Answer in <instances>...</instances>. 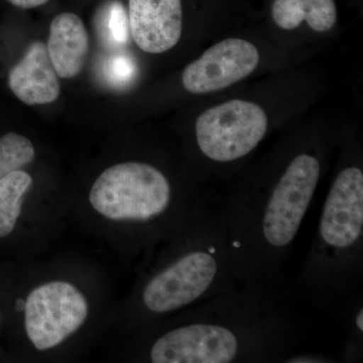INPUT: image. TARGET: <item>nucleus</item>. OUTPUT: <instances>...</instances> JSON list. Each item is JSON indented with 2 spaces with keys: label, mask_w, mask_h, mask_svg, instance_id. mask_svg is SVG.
I'll list each match as a JSON object with an SVG mask.
<instances>
[{
  "label": "nucleus",
  "mask_w": 363,
  "mask_h": 363,
  "mask_svg": "<svg viewBox=\"0 0 363 363\" xmlns=\"http://www.w3.org/2000/svg\"><path fill=\"white\" fill-rule=\"evenodd\" d=\"M143 347L152 363L284 362L305 335L288 296L240 286L179 312Z\"/></svg>",
  "instance_id": "nucleus-1"
},
{
  "label": "nucleus",
  "mask_w": 363,
  "mask_h": 363,
  "mask_svg": "<svg viewBox=\"0 0 363 363\" xmlns=\"http://www.w3.org/2000/svg\"><path fill=\"white\" fill-rule=\"evenodd\" d=\"M131 37L142 51L162 54L173 49L183 30L181 0H128Z\"/></svg>",
  "instance_id": "nucleus-8"
},
{
  "label": "nucleus",
  "mask_w": 363,
  "mask_h": 363,
  "mask_svg": "<svg viewBox=\"0 0 363 363\" xmlns=\"http://www.w3.org/2000/svg\"><path fill=\"white\" fill-rule=\"evenodd\" d=\"M257 48L240 39L222 40L189 64L182 74V84L192 94L216 92L242 80L259 65Z\"/></svg>",
  "instance_id": "nucleus-7"
},
{
  "label": "nucleus",
  "mask_w": 363,
  "mask_h": 363,
  "mask_svg": "<svg viewBox=\"0 0 363 363\" xmlns=\"http://www.w3.org/2000/svg\"><path fill=\"white\" fill-rule=\"evenodd\" d=\"M363 281V172H338L323 204L316 235L298 272L294 295L315 309L338 310Z\"/></svg>",
  "instance_id": "nucleus-3"
},
{
  "label": "nucleus",
  "mask_w": 363,
  "mask_h": 363,
  "mask_svg": "<svg viewBox=\"0 0 363 363\" xmlns=\"http://www.w3.org/2000/svg\"><path fill=\"white\" fill-rule=\"evenodd\" d=\"M286 363H333L336 359L328 355L322 354L319 352H311V351H295L290 357L286 358Z\"/></svg>",
  "instance_id": "nucleus-17"
},
{
  "label": "nucleus",
  "mask_w": 363,
  "mask_h": 363,
  "mask_svg": "<svg viewBox=\"0 0 363 363\" xmlns=\"http://www.w3.org/2000/svg\"><path fill=\"white\" fill-rule=\"evenodd\" d=\"M347 332L342 359L355 362L362 358L363 346V301L362 293L353 296L338 310Z\"/></svg>",
  "instance_id": "nucleus-15"
},
{
  "label": "nucleus",
  "mask_w": 363,
  "mask_h": 363,
  "mask_svg": "<svg viewBox=\"0 0 363 363\" xmlns=\"http://www.w3.org/2000/svg\"><path fill=\"white\" fill-rule=\"evenodd\" d=\"M272 16L283 30L297 28L303 21L318 33L330 30L337 21L334 0H274Z\"/></svg>",
  "instance_id": "nucleus-11"
},
{
  "label": "nucleus",
  "mask_w": 363,
  "mask_h": 363,
  "mask_svg": "<svg viewBox=\"0 0 363 363\" xmlns=\"http://www.w3.org/2000/svg\"><path fill=\"white\" fill-rule=\"evenodd\" d=\"M89 313L87 298L74 284L62 279L45 281L26 298V336L37 350H54L82 328Z\"/></svg>",
  "instance_id": "nucleus-6"
},
{
  "label": "nucleus",
  "mask_w": 363,
  "mask_h": 363,
  "mask_svg": "<svg viewBox=\"0 0 363 363\" xmlns=\"http://www.w3.org/2000/svg\"><path fill=\"white\" fill-rule=\"evenodd\" d=\"M33 184V177L23 169L0 180V238H6L16 228L26 196Z\"/></svg>",
  "instance_id": "nucleus-12"
},
{
  "label": "nucleus",
  "mask_w": 363,
  "mask_h": 363,
  "mask_svg": "<svg viewBox=\"0 0 363 363\" xmlns=\"http://www.w3.org/2000/svg\"><path fill=\"white\" fill-rule=\"evenodd\" d=\"M135 73L133 60L117 51L105 60L104 78L113 88H123L130 84Z\"/></svg>",
  "instance_id": "nucleus-16"
},
{
  "label": "nucleus",
  "mask_w": 363,
  "mask_h": 363,
  "mask_svg": "<svg viewBox=\"0 0 363 363\" xmlns=\"http://www.w3.org/2000/svg\"><path fill=\"white\" fill-rule=\"evenodd\" d=\"M199 197L179 192L168 176L150 162H119L93 183L89 202L107 220L135 227L142 247L169 238Z\"/></svg>",
  "instance_id": "nucleus-4"
},
{
  "label": "nucleus",
  "mask_w": 363,
  "mask_h": 363,
  "mask_svg": "<svg viewBox=\"0 0 363 363\" xmlns=\"http://www.w3.org/2000/svg\"><path fill=\"white\" fill-rule=\"evenodd\" d=\"M45 47L60 78L77 77L89 52V35L84 23L75 13L58 14L50 26Z\"/></svg>",
  "instance_id": "nucleus-10"
},
{
  "label": "nucleus",
  "mask_w": 363,
  "mask_h": 363,
  "mask_svg": "<svg viewBox=\"0 0 363 363\" xmlns=\"http://www.w3.org/2000/svg\"><path fill=\"white\" fill-rule=\"evenodd\" d=\"M98 35L107 48L117 51L128 40L130 23L123 4L111 1L100 9L97 18Z\"/></svg>",
  "instance_id": "nucleus-13"
},
{
  "label": "nucleus",
  "mask_w": 363,
  "mask_h": 363,
  "mask_svg": "<svg viewBox=\"0 0 363 363\" xmlns=\"http://www.w3.org/2000/svg\"><path fill=\"white\" fill-rule=\"evenodd\" d=\"M60 77L51 63L47 47L35 40L28 45L21 61L7 78L14 96L30 106L57 101L61 94Z\"/></svg>",
  "instance_id": "nucleus-9"
},
{
  "label": "nucleus",
  "mask_w": 363,
  "mask_h": 363,
  "mask_svg": "<svg viewBox=\"0 0 363 363\" xmlns=\"http://www.w3.org/2000/svg\"><path fill=\"white\" fill-rule=\"evenodd\" d=\"M35 149L30 138L9 131L0 138V180L33 162Z\"/></svg>",
  "instance_id": "nucleus-14"
},
{
  "label": "nucleus",
  "mask_w": 363,
  "mask_h": 363,
  "mask_svg": "<svg viewBox=\"0 0 363 363\" xmlns=\"http://www.w3.org/2000/svg\"><path fill=\"white\" fill-rule=\"evenodd\" d=\"M269 128L259 105L234 99L211 107L195 123L196 145L207 161L226 164L240 161L264 140Z\"/></svg>",
  "instance_id": "nucleus-5"
},
{
  "label": "nucleus",
  "mask_w": 363,
  "mask_h": 363,
  "mask_svg": "<svg viewBox=\"0 0 363 363\" xmlns=\"http://www.w3.org/2000/svg\"><path fill=\"white\" fill-rule=\"evenodd\" d=\"M6 1L14 6L18 7V9H30L45 6V4L49 2V0H6Z\"/></svg>",
  "instance_id": "nucleus-18"
},
{
  "label": "nucleus",
  "mask_w": 363,
  "mask_h": 363,
  "mask_svg": "<svg viewBox=\"0 0 363 363\" xmlns=\"http://www.w3.org/2000/svg\"><path fill=\"white\" fill-rule=\"evenodd\" d=\"M136 295L138 321L157 322L240 286L222 199L201 196Z\"/></svg>",
  "instance_id": "nucleus-2"
}]
</instances>
